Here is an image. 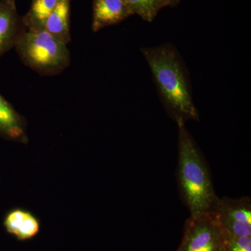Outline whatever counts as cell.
Returning a JSON list of instances; mask_svg holds the SVG:
<instances>
[{
	"label": "cell",
	"mask_w": 251,
	"mask_h": 251,
	"mask_svg": "<svg viewBox=\"0 0 251 251\" xmlns=\"http://www.w3.org/2000/svg\"><path fill=\"white\" fill-rule=\"evenodd\" d=\"M133 15L124 0H92V31L98 32L103 28L119 24Z\"/></svg>",
	"instance_id": "7"
},
{
	"label": "cell",
	"mask_w": 251,
	"mask_h": 251,
	"mask_svg": "<svg viewBox=\"0 0 251 251\" xmlns=\"http://www.w3.org/2000/svg\"><path fill=\"white\" fill-rule=\"evenodd\" d=\"M224 233L225 251H251V237Z\"/></svg>",
	"instance_id": "13"
},
{
	"label": "cell",
	"mask_w": 251,
	"mask_h": 251,
	"mask_svg": "<svg viewBox=\"0 0 251 251\" xmlns=\"http://www.w3.org/2000/svg\"><path fill=\"white\" fill-rule=\"evenodd\" d=\"M153 75L158 96L175 121L199 120L193 102L187 68L178 51L170 44L141 50Z\"/></svg>",
	"instance_id": "1"
},
{
	"label": "cell",
	"mask_w": 251,
	"mask_h": 251,
	"mask_svg": "<svg viewBox=\"0 0 251 251\" xmlns=\"http://www.w3.org/2000/svg\"><path fill=\"white\" fill-rule=\"evenodd\" d=\"M0 137L27 145V121L0 94Z\"/></svg>",
	"instance_id": "8"
},
{
	"label": "cell",
	"mask_w": 251,
	"mask_h": 251,
	"mask_svg": "<svg viewBox=\"0 0 251 251\" xmlns=\"http://www.w3.org/2000/svg\"><path fill=\"white\" fill-rule=\"evenodd\" d=\"M178 127L177 180L180 194L191 216L210 212L218 197L210 173L193 137L181 120Z\"/></svg>",
	"instance_id": "2"
},
{
	"label": "cell",
	"mask_w": 251,
	"mask_h": 251,
	"mask_svg": "<svg viewBox=\"0 0 251 251\" xmlns=\"http://www.w3.org/2000/svg\"><path fill=\"white\" fill-rule=\"evenodd\" d=\"M27 28L16 9V1H0V57L14 48Z\"/></svg>",
	"instance_id": "6"
},
{
	"label": "cell",
	"mask_w": 251,
	"mask_h": 251,
	"mask_svg": "<svg viewBox=\"0 0 251 251\" xmlns=\"http://www.w3.org/2000/svg\"><path fill=\"white\" fill-rule=\"evenodd\" d=\"M176 251H225L224 231L214 213L190 216Z\"/></svg>",
	"instance_id": "4"
},
{
	"label": "cell",
	"mask_w": 251,
	"mask_h": 251,
	"mask_svg": "<svg viewBox=\"0 0 251 251\" xmlns=\"http://www.w3.org/2000/svg\"><path fill=\"white\" fill-rule=\"evenodd\" d=\"M44 29H26L15 49L27 67L42 75H55L64 72L71 63L70 51Z\"/></svg>",
	"instance_id": "3"
},
{
	"label": "cell",
	"mask_w": 251,
	"mask_h": 251,
	"mask_svg": "<svg viewBox=\"0 0 251 251\" xmlns=\"http://www.w3.org/2000/svg\"><path fill=\"white\" fill-rule=\"evenodd\" d=\"M180 1L181 0H169L170 6H173V7L177 6L180 3Z\"/></svg>",
	"instance_id": "14"
},
{
	"label": "cell",
	"mask_w": 251,
	"mask_h": 251,
	"mask_svg": "<svg viewBox=\"0 0 251 251\" xmlns=\"http://www.w3.org/2000/svg\"><path fill=\"white\" fill-rule=\"evenodd\" d=\"M71 3L72 0H59L46 18L44 29L57 40L68 45L71 36Z\"/></svg>",
	"instance_id": "10"
},
{
	"label": "cell",
	"mask_w": 251,
	"mask_h": 251,
	"mask_svg": "<svg viewBox=\"0 0 251 251\" xmlns=\"http://www.w3.org/2000/svg\"><path fill=\"white\" fill-rule=\"evenodd\" d=\"M59 0H31L27 14L23 16L27 29H44L46 18L54 9Z\"/></svg>",
	"instance_id": "11"
},
{
	"label": "cell",
	"mask_w": 251,
	"mask_h": 251,
	"mask_svg": "<svg viewBox=\"0 0 251 251\" xmlns=\"http://www.w3.org/2000/svg\"><path fill=\"white\" fill-rule=\"evenodd\" d=\"M133 14L146 22L151 23L163 8L170 6L169 0H124Z\"/></svg>",
	"instance_id": "12"
},
{
	"label": "cell",
	"mask_w": 251,
	"mask_h": 251,
	"mask_svg": "<svg viewBox=\"0 0 251 251\" xmlns=\"http://www.w3.org/2000/svg\"><path fill=\"white\" fill-rule=\"evenodd\" d=\"M211 211L214 213L220 226L226 233L251 237L250 198H218Z\"/></svg>",
	"instance_id": "5"
},
{
	"label": "cell",
	"mask_w": 251,
	"mask_h": 251,
	"mask_svg": "<svg viewBox=\"0 0 251 251\" xmlns=\"http://www.w3.org/2000/svg\"><path fill=\"white\" fill-rule=\"evenodd\" d=\"M4 226L8 233L18 240L25 241L35 237L40 231V220L31 211L15 207L6 213Z\"/></svg>",
	"instance_id": "9"
},
{
	"label": "cell",
	"mask_w": 251,
	"mask_h": 251,
	"mask_svg": "<svg viewBox=\"0 0 251 251\" xmlns=\"http://www.w3.org/2000/svg\"><path fill=\"white\" fill-rule=\"evenodd\" d=\"M14 1H16V0H14Z\"/></svg>",
	"instance_id": "15"
}]
</instances>
